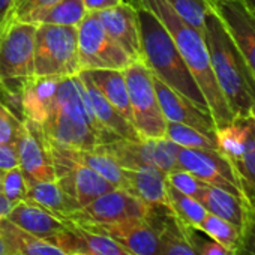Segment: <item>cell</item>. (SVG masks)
Here are the masks:
<instances>
[{"label": "cell", "mask_w": 255, "mask_h": 255, "mask_svg": "<svg viewBox=\"0 0 255 255\" xmlns=\"http://www.w3.org/2000/svg\"><path fill=\"white\" fill-rule=\"evenodd\" d=\"M41 128L51 144L66 149L95 150L98 146L117 138L95 119L86 87L78 75L59 81Z\"/></svg>", "instance_id": "1"}, {"label": "cell", "mask_w": 255, "mask_h": 255, "mask_svg": "<svg viewBox=\"0 0 255 255\" xmlns=\"http://www.w3.org/2000/svg\"><path fill=\"white\" fill-rule=\"evenodd\" d=\"M204 41L215 80L234 117L249 116L255 107V77L218 14L204 21Z\"/></svg>", "instance_id": "2"}, {"label": "cell", "mask_w": 255, "mask_h": 255, "mask_svg": "<svg viewBox=\"0 0 255 255\" xmlns=\"http://www.w3.org/2000/svg\"><path fill=\"white\" fill-rule=\"evenodd\" d=\"M138 2L140 6L150 9L170 32L177 50L207 101L216 129L230 125L234 120V116L215 80L204 35L185 23L165 0H138Z\"/></svg>", "instance_id": "3"}, {"label": "cell", "mask_w": 255, "mask_h": 255, "mask_svg": "<svg viewBox=\"0 0 255 255\" xmlns=\"http://www.w3.org/2000/svg\"><path fill=\"white\" fill-rule=\"evenodd\" d=\"M137 15L143 63L152 75L192 101L201 110L210 113L201 89L162 21L144 6L137 8Z\"/></svg>", "instance_id": "4"}, {"label": "cell", "mask_w": 255, "mask_h": 255, "mask_svg": "<svg viewBox=\"0 0 255 255\" xmlns=\"http://www.w3.org/2000/svg\"><path fill=\"white\" fill-rule=\"evenodd\" d=\"M36 24L17 20L0 23V99L18 110L20 96L35 75Z\"/></svg>", "instance_id": "5"}, {"label": "cell", "mask_w": 255, "mask_h": 255, "mask_svg": "<svg viewBox=\"0 0 255 255\" xmlns=\"http://www.w3.org/2000/svg\"><path fill=\"white\" fill-rule=\"evenodd\" d=\"M35 75L39 78H66L81 72L78 60L77 27L36 24Z\"/></svg>", "instance_id": "6"}, {"label": "cell", "mask_w": 255, "mask_h": 255, "mask_svg": "<svg viewBox=\"0 0 255 255\" xmlns=\"http://www.w3.org/2000/svg\"><path fill=\"white\" fill-rule=\"evenodd\" d=\"M219 152L233 167L249 209L255 210V117H234L216 129Z\"/></svg>", "instance_id": "7"}, {"label": "cell", "mask_w": 255, "mask_h": 255, "mask_svg": "<svg viewBox=\"0 0 255 255\" xmlns=\"http://www.w3.org/2000/svg\"><path fill=\"white\" fill-rule=\"evenodd\" d=\"M132 125L141 138H164L167 120L162 114L152 72L143 62H134L125 71Z\"/></svg>", "instance_id": "8"}, {"label": "cell", "mask_w": 255, "mask_h": 255, "mask_svg": "<svg viewBox=\"0 0 255 255\" xmlns=\"http://www.w3.org/2000/svg\"><path fill=\"white\" fill-rule=\"evenodd\" d=\"M77 32L81 71H125L135 62L105 32L96 12H87L83 21L77 26Z\"/></svg>", "instance_id": "9"}, {"label": "cell", "mask_w": 255, "mask_h": 255, "mask_svg": "<svg viewBox=\"0 0 255 255\" xmlns=\"http://www.w3.org/2000/svg\"><path fill=\"white\" fill-rule=\"evenodd\" d=\"M168 209L170 207L164 204H153L149 206L144 218H131L111 224H90L83 227L114 239L134 255H159V233L164 215Z\"/></svg>", "instance_id": "10"}, {"label": "cell", "mask_w": 255, "mask_h": 255, "mask_svg": "<svg viewBox=\"0 0 255 255\" xmlns=\"http://www.w3.org/2000/svg\"><path fill=\"white\" fill-rule=\"evenodd\" d=\"M99 150L114 159L122 168L137 170L141 167H156L165 174L177 167L180 146L164 138H143L138 141L116 138L98 146Z\"/></svg>", "instance_id": "11"}, {"label": "cell", "mask_w": 255, "mask_h": 255, "mask_svg": "<svg viewBox=\"0 0 255 255\" xmlns=\"http://www.w3.org/2000/svg\"><path fill=\"white\" fill-rule=\"evenodd\" d=\"M48 146L53 156L56 182L71 197L77 209L87 206L99 195L116 188L96 171L77 161L69 159L68 156L60 153L53 144L48 143Z\"/></svg>", "instance_id": "12"}, {"label": "cell", "mask_w": 255, "mask_h": 255, "mask_svg": "<svg viewBox=\"0 0 255 255\" xmlns=\"http://www.w3.org/2000/svg\"><path fill=\"white\" fill-rule=\"evenodd\" d=\"M149 204L135 198L125 189L114 188L98 198H95L87 206L78 209L66 219L80 224H111L131 218H144Z\"/></svg>", "instance_id": "13"}, {"label": "cell", "mask_w": 255, "mask_h": 255, "mask_svg": "<svg viewBox=\"0 0 255 255\" xmlns=\"http://www.w3.org/2000/svg\"><path fill=\"white\" fill-rule=\"evenodd\" d=\"M177 167L192 173L197 179L210 186L221 188L245 200L233 167L218 150L180 147L177 153Z\"/></svg>", "instance_id": "14"}, {"label": "cell", "mask_w": 255, "mask_h": 255, "mask_svg": "<svg viewBox=\"0 0 255 255\" xmlns=\"http://www.w3.org/2000/svg\"><path fill=\"white\" fill-rule=\"evenodd\" d=\"M18 153V167L30 182H54L56 171L48 140L41 125L23 119V129L15 144Z\"/></svg>", "instance_id": "15"}, {"label": "cell", "mask_w": 255, "mask_h": 255, "mask_svg": "<svg viewBox=\"0 0 255 255\" xmlns=\"http://www.w3.org/2000/svg\"><path fill=\"white\" fill-rule=\"evenodd\" d=\"M212 8L255 77V15L240 0H213Z\"/></svg>", "instance_id": "16"}, {"label": "cell", "mask_w": 255, "mask_h": 255, "mask_svg": "<svg viewBox=\"0 0 255 255\" xmlns=\"http://www.w3.org/2000/svg\"><path fill=\"white\" fill-rule=\"evenodd\" d=\"M152 78L162 114L167 122H176L191 126L204 135L216 140V125L209 111L201 110L192 101H189L174 89L168 87L156 77L152 75Z\"/></svg>", "instance_id": "17"}, {"label": "cell", "mask_w": 255, "mask_h": 255, "mask_svg": "<svg viewBox=\"0 0 255 255\" xmlns=\"http://www.w3.org/2000/svg\"><path fill=\"white\" fill-rule=\"evenodd\" d=\"M69 255H134L114 239L68 219V227L53 240Z\"/></svg>", "instance_id": "18"}, {"label": "cell", "mask_w": 255, "mask_h": 255, "mask_svg": "<svg viewBox=\"0 0 255 255\" xmlns=\"http://www.w3.org/2000/svg\"><path fill=\"white\" fill-rule=\"evenodd\" d=\"M105 32L135 62H143L137 8L123 2L114 8L96 12Z\"/></svg>", "instance_id": "19"}, {"label": "cell", "mask_w": 255, "mask_h": 255, "mask_svg": "<svg viewBox=\"0 0 255 255\" xmlns=\"http://www.w3.org/2000/svg\"><path fill=\"white\" fill-rule=\"evenodd\" d=\"M6 218L21 230L53 243L54 237L68 227V219L30 201H20L12 206Z\"/></svg>", "instance_id": "20"}, {"label": "cell", "mask_w": 255, "mask_h": 255, "mask_svg": "<svg viewBox=\"0 0 255 255\" xmlns=\"http://www.w3.org/2000/svg\"><path fill=\"white\" fill-rule=\"evenodd\" d=\"M78 78L81 80V83L86 87L89 101H90V107L93 111L95 119L98 120V123L104 128L105 131H108L111 135L117 137V138H125V140H143L140 137V134L137 132V129L134 128V125L131 122H128L107 99L105 96L98 90V87L93 84V81L90 80V77L87 75L86 71H81L78 74Z\"/></svg>", "instance_id": "21"}, {"label": "cell", "mask_w": 255, "mask_h": 255, "mask_svg": "<svg viewBox=\"0 0 255 255\" xmlns=\"http://www.w3.org/2000/svg\"><path fill=\"white\" fill-rule=\"evenodd\" d=\"M125 171V186L123 189L129 192L143 203L164 204L168 206L167 197V174L156 167H141L137 170Z\"/></svg>", "instance_id": "22"}, {"label": "cell", "mask_w": 255, "mask_h": 255, "mask_svg": "<svg viewBox=\"0 0 255 255\" xmlns=\"http://www.w3.org/2000/svg\"><path fill=\"white\" fill-rule=\"evenodd\" d=\"M62 78H39L32 80L20 96L18 113L20 119H29L42 125L51 107L54 93Z\"/></svg>", "instance_id": "23"}, {"label": "cell", "mask_w": 255, "mask_h": 255, "mask_svg": "<svg viewBox=\"0 0 255 255\" xmlns=\"http://www.w3.org/2000/svg\"><path fill=\"white\" fill-rule=\"evenodd\" d=\"M209 213H213L228 222H231L233 225H236L237 228H243L248 213H249V206L246 204L245 200H242L240 197L224 191L221 188L216 186H210L206 185L200 200H198Z\"/></svg>", "instance_id": "24"}, {"label": "cell", "mask_w": 255, "mask_h": 255, "mask_svg": "<svg viewBox=\"0 0 255 255\" xmlns=\"http://www.w3.org/2000/svg\"><path fill=\"white\" fill-rule=\"evenodd\" d=\"M0 236L9 246L12 255H69L59 246L21 230L6 216L0 219Z\"/></svg>", "instance_id": "25"}, {"label": "cell", "mask_w": 255, "mask_h": 255, "mask_svg": "<svg viewBox=\"0 0 255 255\" xmlns=\"http://www.w3.org/2000/svg\"><path fill=\"white\" fill-rule=\"evenodd\" d=\"M98 90L105 96V99L128 120L132 123V113L129 105V95L123 71L114 69H95L86 71Z\"/></svg>", "instance_id": "26"}, {"label": "cell", "mask_w": 255, "mask_h": 255, "mask_svg": "<svg viewBox=\"0 0 255 255\" xmlns=\"http://www.w3.org/2000/svg\"><path fill=\"white\" fill-rule=\"evenodd\" d=\"M27 194L26 201L35 203L57 216L68 218L74 212H77L75 203L71 197L60 188V185L54 182H30L27 180Z\"/></svg>", "instance_id": "27"}, {"label": "cell", "mask_w": 255, "mask_h": 255, "mask_svg": "<svg viewBox=\"0 0 255 255\" xmlns=\"http://www.w3.org/2000/svg\"><path fill=\"white\" fill-rule=\"evenodd\" d=\"M53 146L60 153L68 156L69 159L77 161V162L89 167L90 170L96 171L104 179H107L110 183H113L116 188L123 189V186H125V171H123V168L114 159H111L107 153L99 150L98 147L95 150H77V149L60 147V146H56V144H53Z\"/></svg>", "instance_id": "28"}, {"label": "cell", "mask_w": 255, "mask_h": 255, "mask_svg": "<svg viewBox=\"0 0 255 255\" xmlns=\"http://www.w3.org/2000/svg\"><path fill=\"white\" fill-rule=\"evenodd\" d=\"M189 228L168 209L162 219L159 233L161 254L159 255H198L189 234Z\"/></svg>", "instance_id": "29"}, {"label": "cell", "mask_w": 255, "mask_h": 255, "mask_svg": "<svg viewBox=\"0 0 255 255\" xmlns=\"http://www.w3.org/2000/svg\"><path fill=\"white\" fill-rule=\"evenodd\" d=\"M87 11L83 0H57L53 5L35 12L27 23L33 24H54V26H69L77 27Z\"/></svg>", "instance_id": "30"}, {"label": "cell", "mask_w": 255, "mask_h": 255, "mask_svg": "<svg viewBox=\"0 0 255 255\" xmlns=\"http://www.w3.org/2000/svg\"><path fill=\"white\" fill-rule=\"evenodd\" d=\"M167 197H168V207L171 209V212L183 224L198 230L200 224L204 221L206 215L209 213L206 207L198 200L186 194H182L180 191H177L168 183H167Z\"/></svg>", "instance_id": "31"}, {"label": "cell", "mask_w": 255, "mask_h": 255, "mask_svg": "<svg viewBox=\"0 0 255 255\" xmlns=\"http://www.w3.org/2000/svg\"><path fill=\"white\" fill-rule=\"evenodd\" d=\"M165 137L176 143L180 147L185 149H198V150H218V141L215 138H210L204 135L203 132L194 129L191 126L176 123V122H167Z\"/></svg>", "instance_id": "32"}, {"label": "cell", "mask_w": 255, "mask_h": 255, "mask_svg": "<svg viewBox=\"0 0 255 255\" xmlns=\"http://www.w3.org/2000/svg\"><path fill=\"white\" fill-rule=\"evenodd\" d=\"M198 230L201 233H204L206 236H209L210 239H213L215 242L225 246L227 249L233 251V252L239 245L240 233H242L240 228H237L231 222H228V221H225V219H222L213 213L206 215V218L200 224Z\"/></svg>", "instance_id": "33"}, {"label": "cell", "mask_w": 255, "mask_h": 255, "mask_svg": "<svg viewBox=\"0 0 255 255\" xmlns=\"http://www.w3.org/2000/svg\"><path fill=\"white\" fill-rule=\"evenodd\" d=\"M171 9L189 26L204 35L206 15L212 11V0H165Z\"/></svg>", "instance_id": "34"}, {"label": "cell", "mask_w": 255, "mask_h": 255, "mask_svg": "<svg viewBox=\"0 0 255 255\" xmlns=\"http://www.w3.org/2000/svg\"><path fill=\"white\" fill-rule=\"evenodd\" d=\"M23 129V119L0 99V143L15 146Z\"/></svg>", "instance_id": "35"}, {"label": "cell", "mask_w": 255, "mask_h": 255, "mask_svg": "<svg viewBox=\"0 0 255 255\" xmlns=\"http://www.w3.org/2000/svg\"><path fill=\"white\" fill-rule=\"evenodd\" d=\"M167 183L180 191L182 194H186L195 200H200L204 188L207 183L197 179L192 173L183 170V168H174L170 173H167Z\"/></svg>", "instance_id": "36"}, {"label": "cell", "mask_w": 255, "mask_h": 255, "mask_svg": "<svg viewBox=\"0 0 255 255\" xmlns=\"http://www.w3.org/2000/svg\"><path fill=\"white\" fill-rule=\"evenodd\" d=\"M27 179L20 167L3 171L2 179V194L14 204L26 200L27 194Z\"/></svg>", "instance_id": "37"}, {"label": "cell", "mask_w": 255, "mask_h": 255, "mask_svg": "<svg viewBox=\"0 0 255 255\" xmlns=\"http://www.w3.org/2000/svg\"><path fill=\"white\" fill-rule=\"evenodd\" d=\"M57 0H12L9 11L3 20H17L26 21L35 12L53 5Z\"/></svg>", "instance_id": "38"}, {"label": "cell", "mask_w": 255, "mask_h": 255, "mask_svg": "<svg viewBox=\"0 0 255 255\" xmlns=\"http://www.w3.org/2000/svg\"><path fill=\"white\" fill-rule=\"evenodd\" d=\"M189 234H191V240H192L198 255H234L233 251L227 249L225 246L215 242L213 239H210L209 236H206L204 233H201L197 228L191 227Z\"/></svg>", "instance_id": "39"}, {"label": "cell", "mask_w": 255, "mask_h": 255, "mask_svg": "<svg viewBox=\"0 0 255 255\" xmlns=\"http://www.w3.org/2000/svg\"><path fill=\"white\" fill-rule=\"evenodd\" d=\"M234 255H255V210H249Z\"/></svg>", "instance_id": "40"}, {"label": "cell", "mask_w": 255, "mask_h": 255, "mask_svg": "<svg viewBox=\"0 0 255 255\" xmlns=\"http://www.w3.org/2000/svg\"><path fill=\"white\" fill-rule=\"evenodd\" d=\"M18 167V153L15 146L0 143V170L6 171Z\"/></svg>", "instance_id": "41"}, {"label": "cell", "mask_w": 255, "mask_h": 255, "mask_svg": "<svg viewBox=\"0 0 255 255\" xmlns=\"http://www.w3.org/2000/svg\"><path fill=\"white\" fill-rule=\"evenodd\" d=\"M123 2L125 0H83L84 8L87 12H99L104 9H110V8H114Z\"/></svg>", "instance_id": "42"}, {"label": "cell", "mask_w": 255, "mask_h": 255, "mask_svg": "<svg viewBox=\"0 0 255 255\" xmlns=\"http://www.w3.org/2000/svg\"><path fill=\"white\" fill-rule=\"evenodd\" d=\"M11 209H12V203L3 194H0V219L5 218Z\"/></svg>", "instance_id": "43"}, {"label": "cell", "mask_w": 255, "mask_h": 255, "mask_svg": "<svg viewBox=\"0 0 255 255\" xmlns=\"http://www.w3.org/2000/svg\"><path fill=\"white\" fill-rule=\"evenodd\" d=\"M11 2H12V0H0V23H2L3 18L6 17V14L9 11V6H11Z\"/></svg>", "instance_id": "44"}, {"label": "cell", "mask_w": 255, "mask_h": 255, "mask_svg": "<svg viewBox=\"0 0 255 255\" xmlns=\"http://www.w3.org/2000/svg\"><path fill=\"white\" fill-rule=\"evenodd\" d=\"M0 255H12L9 246H8L6 242L2 239V236H0Z\"/></svg>", "instance_id": "45"}, {"label": "cell", "mask_w": 255, "mask_h": 255, "mask_svg": "<svg viewBox=\"0 0 255 255\" xmlns=\"http://www.w3.org/2000/svg\"><path fill=\"white\" fill-rule=\"evenodd\" d=\"M242 3H245L248 6V9L255 15V0H240Z\"/></svg>", "instance_id": "46"}, {"label": "cell", "mask_w": 255, "mask_h": 255, "mask_svg": "<svg viewBox=\"0 0 255 255\" xmlns=\"http://www.w3.org/2000/svg\"><path fill=\"white\" fill-rule=\"evenodd\" d=\"M125 2L131 3V5H132V6H135V8H140V2H138V0H125Z\"/></svg>", "instance_id": "47"}, {"label": "cell", "mask_w": 255, "mask_h": 255, "mask_svg": "<svg viewBox=\"0 0 255 255\" xmlns=\"http://www.w3.org/2000/svg\"><path fill=\"white\" fill-rule=\"evenodd\" d=\"M2 179H3V171L0 170V194H2Z\"/></svg>", "instance_id": "48"}, {"label": "cell", "mask_w": 255, "mask_h": 255, "mask_svg": "<svg viewBox=\"0 0 255 255\" xmlns=\"http://www.w3.org/2000/svg\"><path fill=\"white\" fill-rule=\"evenodd\" d=\"M251 114H252V116H254V117H255V107H254V108H252V111H251Z\"/></svg>", "instance_id": "49"}, {"label": "cell", "mask_w": 255, "mask_h": 255, "mask_svg": "<svg viewBox=\"0 0 255 255\" xmlns=\"http://www.w3.org/2000/svg\"><path fill=\"white\" fill-rule=\"evenodd\" d=\"M212 2H213V0H212Z\"/></svg>", "instance_id": "50"}]
</instances>
